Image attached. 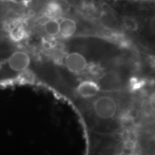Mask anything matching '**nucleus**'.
Masks as SVG:
<instances>
[{
    "mask_svg": "<svg viewBox=\"0 0 155 155\" xmlns=\"http://www.w3.org/2000/svg\"><path fill=\"white\" fill-rule=\"evenodd\" d=\"M128 7L124 11L132 16L135 21L133 37L153 51L155 57V0H125Z\"/></svg>",
    "mask_w": 155,
    "mask_h": 155,
    "instance_id": "1",
    "label": "nucleus"
},
{
    "mask_svg": "<svg viewBox=\"0 0 155 155\" xmlns=\"http://www.w3.org/2000/svg\"><path fill=\"white\" fill-rule=\"evenodd\" d=\"M65 64H66L67 68L70 72L78 73V72H83L86 68L87 61L83 54H81L78 52H73V53L69 54L66 57Z\"/></svg>",
    "mask_w": 155,
    "mask_h": 155,
    "instance_id": "4",
    "label": "nucleus"
},
{
    "mask_svg": "<svg viewBox=\"0 0 155 155\" xmlns=\"http://www.w3.org/2000/svg\"><path fill=\"white\" fill-rule=\"evenodd\" d=\"M31 63L30 56L23 50H15L6 61V68L11 72L21 73L28 69Z\"/></svg>",
    "mask_w": 155,
    "mask_h": 155,
    "instance_id": "3",
    "label": "nucleus"
},
{
    "mask_svg": "<svg viewBox=\"0 0 155 155\" xmlns=\"http://www.w3.org/2000/svg\"><path fill=\"white\" fill-rule=\"evenodd\" d=\"M101 85L93 80H84L78 85V94L84 98H90L96 97L99 93Z\"/></svg>",
    "mask_w": 155,
    "mask_h": 155,
    "instance_id": "5",
    "label": "nucleus"
},
{
    "mask_svg": "<svg viewBox=\"0 0 155 155\" xmlns=\"http://www.w3.org/2000/svg\"><path fill=\"white\" fill-rule=\"evenodd\" d=\"M100 22L101 24L110 30H116L119 28V17H117L114 11H104L100 14Z\"/></svg>",
    "mask_w": 155,
    "mask_h": 155,
    "instance_id": "8",
    "label": "nucleus"
},
{
    "mask_svg": "<svg viewBox=\"0 0 155 155\" xmlns=\"http://www.w3.org/2000/svg\"><path fill=\"white\" fill-rule=\"evenodd\" d=\"M45 33L50 36H55L60 32V22L57 19L49 18L43 25Z\"/></svg>",
    "mask_w": 155,
    "mask_h": 155,
    "instance_id": "9",
    "label": "nucleus"
},
{
    "mask_svg": "<svg viewBox=\"0 0 155 155\" xmlns=\"http://www.w3.org/2000/svg\"><path fill=\"white\" fill-rule=\"evenodd\" d=\"M43 11L46 17L59 19L65 13V7L61 0H48L45 3Z\"/></svg>",
    "mask_w": 155,
    "mask_h": 155,
    "instance_id": "6",
    "label": "nucleus"
},
{
    "mask_svg": "<svg viewBox=\"0 0 155 155\" xmlns=\"http://www.w3.org/2000/svg\"><path fill=\"white\" fill-rule=\"evenodd\" d=\"M76 31H77V23L73 19L70 17L62 18V20L60 22V32H59L62 38H71L75 35Z\"/></svg>",
    "mask_w": 155,
    "mask_h": 155,
    "instance_id": "7",
    "label": "nucleus"
},
{
    "mask_svg": "<svg viewBox=\"0 0 155 155\" xmlns=\"http://www.w3.org/2000/svg\"><path fill=\"white\" fill-rule=\"evenodd\" d=\"M93 108L97 116L104 120L113 118L118 110V105L116 100L107 96H103L96 99L93 104Z\"/></svg>",
    "mask_w": 155,
    "mask_h": 155,
    "instance_id": "2",
    "label": "nucleus"
}]
</instances>
